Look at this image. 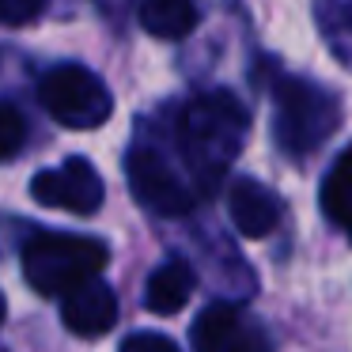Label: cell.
<instances>
[{
  "mask_svg": "<svg viewBox=\"0 0 352 352\" xmlns=\"http://www.w3.org/2000/svg\"><path fill=\"white\" fill-rule=\"evenodd\" d=\"M125 178H129L133 197L155 216H186L193 208V190L170 170V163L155 148H144V144L129 148Z\"/></svg>",
  "mask_w": 352,
  "mask_h": 352,
  "instance_id": "5",
  "label": "cell"
},
{
  "mask_svg": "<svg viewBox=\"0 0 352 352\" xmlns=\"http://www.w3.org/2000/svg\"><path fill=\"white\" fill-rule=\"evenodd\" d=\"M95 4H99L102 12H110V16H118V12L125 8V0H95Z\"/></svg>",
  "mask_w": 352,
  "mask_h": 352,
  "instance_id": "17",
  "label": "cell"
},
{
  "mask_svg": "<svg viewBox=\"0 0 352 352\" xmlns=\"http://www.w3.org/2000/svg\"><path fill=\"white\" fill-rule=\"evenodd\" d=\"M107 243L87 235H57L38 231L23 246V276L38 296H65L69 288L91 280L107 269Z\"/></svg>",
  "mask_w": 352,
  "mask_h": 352,
  "instance_id": "3",
  "label": "cell"
},
{
  "mask_svg": "<svg viewBox=\"0 0 352 352\" xmlns=\"http://www.w3.org/2000/svg\"><path fill=\"white\" fill-rule=\"evenodd\" d=\"M27 140V122L12 102H0V163L12 160V155L23 148Z\"/></svg>",
  "mask_w": 352,
  "mask_h": 352,
  "instance_id": "14",
  "label": "cell"
},
{
  "mask_svg": "<svg viewBox=\"0 0 352 352\" xmlns=\"http://www.w3.org/2000/svg\"><path fill=\"white\" fill-rule=\"evenodd\" d=\"M4 314H8V303H4V296H0V322H4Z\"/></svg>",
  "mask_w": 352,
  "mask_h": 352,
  "instance_id": "18",
  "label": "cell"
},
{
  "mask_svg": "<svg viewBox=\"0 0 352 352\" xmlns=\"http://www.w3.org/2000/svg\"><path fill=\"white\" fill-rule=\"evenodd\" d=\"M46 12V0H0V27H27Z\"/></svg>",
  "mask_w": 352,
  "mask_h": 352,
  "instance_id": "15",
  "label": "cell"
},
{
  "mask_svg": "<svg viewBox=\"0 0 352 352\" xmlns=\"http://www.w3.org/2000/svg\"><path fill=\"white\" fill-rule=\"evenodd\" d=\"M341 125V99L303 76H280L273 87V137L284 155L303 160Z\"/></svg>",
  "mask_w": 352,
  "mask_h": 352,
  "instance_id": "2",
  "label": "cell"
},
{
  "mask_svg": "<svg viewBox=\"0 0 352 352\" xmlns=\"http://www.w3.org/2000/svg\"><path fill=\"white\" fill-rule=\"evenodd\" d=\"M61 322L72 329L76 337H102L114 329L118 322V296L99 280L76 284V288L65 292V303H61Z\"/></svg>",
  "mask_w": 352,
  "mask_h": 352,
  "instance_id": "7",
  "label": "cell"
},
{
  "mask_svg": "<svg viewBox=\"0 0 352 352\" xmlns=\"http://www.w3.org/2000/svg\"><path fill=\"white\" fill-rule=\"evenodd\" d=\"M193 284H197V276H193V269L186 265L182 258H170L163 261L160 269H155L152 276H148V288H144V307L152 314H178L186 303H190L193 296Z\"/></svg>",
  "mask_w": 352,
  "mask_h": 352,
  "instance_id": "10",
  "label": "cell"
},
{
  "mask_svg": "<svg viewBox=\"0 0 352 352\" xmlns=\"http://www.w3.org/2000/svg\"><path fill=\"white\" fill-rule=\"evenodd\" d=\"M314 16L333 57L352 69V0H314Z\"/></svg>",
  "mask_w": 352,
  "mask_h": 352,
  "instance_id": "13",
  "label": "cell"
},
{
  "mask_svg": "<svg viewBox=\"0 0 352 352\" xmlns=\"http://www.w3.org/2000/svg\"><path fill=\"white\" fill-rule=\"evenodd\" d=\"M140 27L152 38L178 42L197 27V4L193 0H140Z\"/></svg>",
  "mask_w": 352,
  "mask_h": 352,
  "instance_id": "11",
  "label": "cell"
},
{
  "mask_svg": "<svg viewBox=\"0 0 352 352\" xmlns=\"http://www.w3.org/2000/svg\"><path fill=\"white\" fill-rule=\"evenodd\" d=\"M250 133V114L231 91H205L182 110V155L197 175L201 190H212L223 170L243 152V140Z\"/></svg>",
  "mask_w": 352,
  "mask_h": 352,
  "instance_id": "1",
  "label": "cell"
},
{
  "mask_svg": "<svg viewBox=\"0 0 352 352\" xmlns=\"http://www.w3.org/2000/svg\"><path fill=\"white\" fill-rule=\"evenodd\" d=\"M228 216L239 235L265 239L280 223V197L258 178H235L228 190Z\"/></svg>",
  "mask_w": 352,
  "mask_h": 352,
  "instance_id": "8",
  "label": "cell"
},
{
  "mask_svg": "<svg viewBox=\"0 0 352 352\" xmlns=\"http://www.w3.org/2000/svg\"><path fill=\"white\" fill-rule=\"evenodd\" d=\"M122 349L125 352H140V349H148V352H175L178 344L170 341V337H163V333H133V337L122 341Z\"/></svg>",
  "mask_w": 352,
  "mask_h": 352,
  "instance_id": "16",
  "label": "cell"
},
{
  "mask_svg": "<svg viewBox=\"0 0 352 352\" xmlns=\"http://www.w3.org/2000/svg\"><path fill=\"white\" fill-rule=\"evenodd\" d=\"M38 99L46 114L65 129H99L114 114L110 87L84 65H54L38 80Z\"/></svg>",
  "mask_w": 352,
  "mask_h": 352,
  "instance_id": "4",
  "label": "cell"
},
{
  "mask_svg": "<svg viewBox=\"0 0 352 352\" xmlns=\"http://www.w3.org/2000/svg\"><path fill=\"white\" fill-rule=\"evenodd\" d=\"M31 197L46 208H65L72 216H95L102 208L107 186H102L99 170L84 155H72L61 167H50L42 175H34Z\"/></svg>",
  "mask_w": 352,
  "mask_h": 352,
  "instance_id": "6",
  "label": "cell"
},
{
  "mask_svg": "<svg viewBox=\"0 0 352 352\" xmlns=\"http://www.w3.org/2000/svg\"><path fill=\"white\" fill-rule=\"evenodd\" d=\"M190 344L201 352H223V349H246V344H265V341L243 333V314L231 303H208L190 329Z\"/></svg>",
  "mask_w": 352,
  "mask_h": 352,
  "instance_id": "9",
  "label": "cell"
},
{
  "mask_svg": "<svg viewBox=\"0 0 352 352\" xmlns=\"http://www.w3.org/2000/svg\"><path fill=\"white\" fill-rule=\"evenodd\" d=\"M318 201H322V212L352 239V144L333 160L326 182H322Z\"/></svg>",
  "mask_w": 352,
  "mask_h": 352,
  "instance_id": "12",
  "label": "cell"
}]
</instances>
